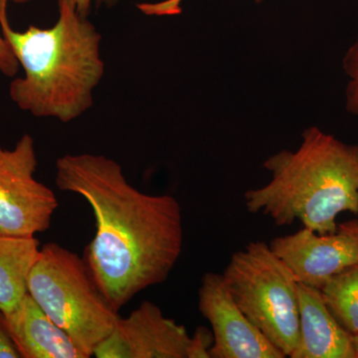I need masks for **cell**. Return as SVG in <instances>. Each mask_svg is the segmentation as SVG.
I'll list each match as a JSON object with an SVG mask.
<instances>
[{"label":"cell","mask_w":358,"mask_h":358,"mask_svg":"<svg viewBox=\"0 0 358 358\" xmlns=\"http://www.w3.org/2000/svg\"><path fill=\"white\" fill-rule=\"evenodd\" d=\"M35 237L0 236V313H10L28 293V277L39 253Z\"/></svg>","instance_id":"12"},{"label":"cell","mask_w":358,"mask_h":358,"mask_svg":"<svg viewBox=\"0 0 358 358\" xmlns=\"http://www.w3.org/2000/svg\"><path fill=\"white\" fill-rule=\"evenodd\" d=\"M18 71L20 63L0 31V73L4 76L13 78L17 74Z\"/></svg>","instance_id":"17"},{"label":"cell","mask_w":358,"mask_h":358,"mask_svg":"<svg viewBox=\"0 0 358 358\" xmlns=\"http://www.w3.org/2000/svg\"><path fill=\"white\" fill-rule=\"evenodd\" d=\"M199 310L212 327L210 358L286 357L240 310L221 274L202 275Z\"/></svg>","instance_id":"8"},{"label":"cell","mask_w":358,"mask_h":358,"mask_svg":"<svg viewBox=\"0 0 358 358\" xmlns=\"http://www.w3.org/2000/svg\"><path fill=\"white\" fill-rule=\"evenodd\" d=\"M34 140L24 134L13 148L0 145V236L34 237L51 225L55 193L35 178Z\"/></svg>","instance_id":"6"},{"label":"cell","mask_w":358,"mask_h":358,"mask_svg":"<svg viewBox=\"0 0 358 358\" xmlns=\"http://www.w3.org/2000/svg\"><path fill=\"white\" fill-rule=\"evenodd\" d=\"M0 320L21 358H87L28 293L13 312L0 313Z\"/></svg>","instance_id":"10"},{"label":"cell","mask_w":358,"mask_h":358,"mask_svg":"<svg viewBox=\"0 0 358 358\" xmlns=\"http://www.w3.org/2000/svg\"><path fill=\"white\" fill-rule=\"evenodd\" d=\"M263 167L271 180L245 192L249 213L267 216L278 226L300 221L319 234L336 231L343 212L358 214V145L310 127L296 150L270 155Z\"/></svg>","instance_id":"3"},{"label":"cell","mask_w":358,"mask_h":358,"mask_svg":"<svg viewBox=\"0 0 358 358\" xmlns=\"http://www.w3.org/2000/svg\"><path fill=\"white\" fill-rule=\"evenodd\" d=\"M214 338L211 331L204 327H197L192 336L189 358H210Z\"/></svg>","instance_id":"15"},{"label":"cell","mask_w":358,"mask_h":358,"mask_svg":"<svg viewBox=\"0 0 358 358\" xmlns=\"http://www.w3.org/2000/svg\"><path fill=\"white\" fill-rule=\"evenodd\" d=\"M299 284L322 289L341 273L358 264V220L339 224L333 233L319 234L303 227L268 243Z\"/></svg>","instance_id":"7"},{"label":"cell","mask_w":358,"mask_h":358,"mask_svg":"<svg viewBox=\"0 0 358 358\" xmlns=\"http://www.w3.org/2000/svg\"><path fill=\"white\" fill-rule=\"evenodd\" d=\"M299 338L291 358H355L352 336L327 307L320 289L299 284Z\"/></svg>","instance_id":"11"},{"label":"cell","mask_w":358,"mask_h":358,"mask_svg":"<svg viewBox=\"0 0 358 358\" xmlns=\"http://www.w3.org/2000/svg\"><path fill=\"white\" fill-rule=\"evenodd\" d=\"M9 1H13L15 3H25L29 0H0V22L3 20H8L7 7H8Z\"/></svg>","instance_id":"20"},{"label":"cell","mask_w":358,"mask_h":358,"mask_svg":"<svg viewBox=\"0 0 358 358\" xmlns=\"http://www.w3.org/2000/svg\"><path fill=\"white\" fill-rule=\"evenodd\" d=\"M0 31L24 73L9 86V96L21 110L70 122L91 109L105 75L102 35L73 0H58L51 27L30 25L17 31L3 20Z\"/></svg>","instance_id":"2"},{"label":"cell","mask_w":358,"mask_h":358,"mask_svg":"<svg viewBox=\"0 0 358 358\" xmlns=\"http://www.w3.org/2000/svg\"><path fill=\"white\" fill-rule=\"evenodd\" d=\"M226 288L250 322L289 357L299 338V282L264 241L235 252L224 270Z\"/></svg>","instance_id":"5"},{"label":"cell","mask_w":358,"mask_h":358,"mask_svg":"<svg viewBox=\"0 0 358 358\" xmlns=\"http://www.w3.org/2000/svg\"><path fill=\"white\" fill-rule=\"evenodd\" d=\"M183 0H164V1L154 2V3H140L138 8L145 15L152 16H171L178 15L181 13V2ZM256 3L268 1V0H254Z\"/></svg>","instance_id":"16"},{"label":"cell","mask_w":358,"mask_h":358,"mask_svg":"<svg viewBox=\"0 0 358 358\" xmlns=\"http://www.w3.org/2000/svg\"><path fill=\"white\" fill-rule=\"evenodd\" d=\"M343 66L348 77L346 109L358 121V35L352 46L346 51Z\"/></svg>","instance_id":"14"},{"label":"cell","mask_w":358,"mask_h":358,"mask_svg":"<svg viewBox=\"0 0 358 358\" xmlns=\"http://www.w3.org/2000/svg\"><path fill=\"white\" fill-rule=\"evenodd\" d=\"M320 292L338 324L352 336L358 334V264L336 275Z\"/></svg>","instance_id":"13"},{"label":"cell","mask_w":358,"mask_h":358,"mask_svg":"<svg viewBox=\"0 0 358 358\" xmlns=\"http://www.w3.org/2000/svg\"><path fill=\"white\" fill-rule=\"evenodd\" d=\"M0 358H21L17 348L0 320Z\"/></svg>","instance_id":"18"},{"label":"cell","mask_w":358,"mask_h":358,"mask_svg":"<svg viewBox=\"0 0 358 358\" xmlns=\"http://www.w3.org/2000/svg\"><path fill=\"white\" fill-rule=\"evenodd\" d=\"M192 336L182 324L145 301L94 352L96 358H189Z\"/></svg>","instance_id":"9"},{"label":"cell","mask_w":358,"mask_h":358,"mask_svg":"<svg viewBox=\"0 0 358 358\" xmlns=\"http://www.w3.org/2000/svg\"><path fill=\"white\" fill-rule=\"evenodd\" d=\"M61 192L80 195L96 220L84 261L115 310L150 287L166 281L183 247L181 207L169 194L141 192L121 164L103 155H65L55 164Z\"/></svg>","instance_id":"1"},{"label":"cell","mask_w":358,"mask_h":358,"mask_svg":"<svg viewBox=\"0 0 358 358\" xmlns=\"http://www.w3.org/2000/svg\"><path fill=\"white\" fill-rule=\"evenodd\" d=\"M353 350H355V358H358V334L352 336Z\"/></svg>","instance_id":"21"},{"label":"cell","mask_w":358,"mask_h":358,"mask_svg":"<svg viewBox=\"0 0 358 358\" xmlns=\"http://www.w3.org/2000/svg\"><path fill=\"white\" fill-rule=\"evenodd\" d=\"M76 4L78 10L84 15H89L93 6H105L112 7L117 3V0H73Z\"/></svg>","instance_id":"19"},{"label":"cell","mask_w":358,"mask_h":358,"mask_svg":"<svg viewBox=\"0 0 358 358\" xmlns=\"http://www.w3.org/2000/svg\"><path fill=\"white\" fill-rule=\"evenodd\" d=\"M27 287L28 294L87 358L121 317L96 287L84 259L53 242L39 250Z\"/></svg>","instance_id":"4"}]
</instances>
